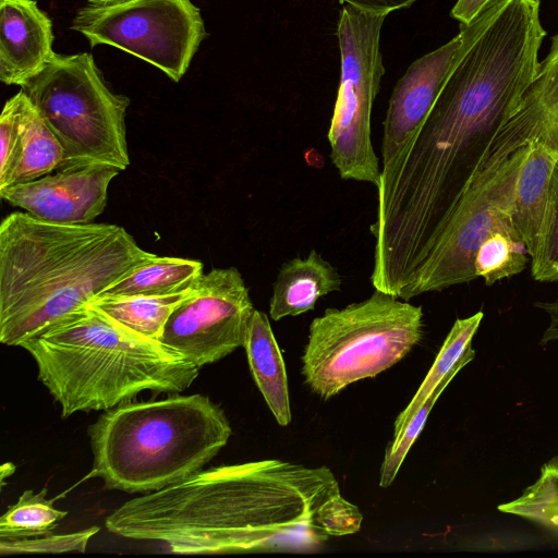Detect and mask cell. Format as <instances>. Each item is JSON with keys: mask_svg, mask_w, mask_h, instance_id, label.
Listing matches in <instances>:
<instances>
[{"mask_svg": "<svg viewBox=\"0 0 558 558\" xmlns=\"http://www.w3.org/2000/svg\"><path fill=\"white\" fill-rule=\"evenodd\" d=\"M339 494L326 465L252 461L202 470L132 498L105 525L118 536L159 542L179 555L312 553L329 537L317 511Z\"/></svg>", "mask_w": 558, "mask_h": 558, "instance_id": "1", "label": "cell"}, {"mask_svg": "<svg viewBox=\"0 0 558 558\" xmlns=\"http://www.w3.org/2000/svg\"><path fill=\"white\" fill-rule=\"evenodd\" d=\"M154 256L122 227L12 213L0 226V341L20 347Z\"/></svg>", "mask_w": 558, "mask_h": 558, "instance_id": "2", "label": "cell"}, {"mask_svg": "<svg viewBox=\"0 0 558 558\" xmlns=\"http://www.w3.org/2000/svg\"><path fill=\"white\" fill-rule=\"evenodd\" d=\"M66 418L110 410L145 390L183 392L199 368L159 340L140 335L88 304L21 345Z\"/></svg>", "mask_w": 558, "mask_h": 558, "instance_id": "3", "label": "cell"}, {"mask_svg": "<svg viewBox=\"0 0 558 558\" xmlns=\"http://www.w3.org/2000/svg\"><path fill=\"white\" fill-rule=\"evenodd\" d=\"M89 476L129 494L153 493L203 470L232 434L223 409L208 396L174 393L107 410L89 430Z\"/></svg>", "mask_w": 558, "mask_h": 558, "instance_id": "4", "label": "cell"}, {"mask_svg": "<svg viewBox=\"0 0 558 558\" xmlns=\"http://www.w3.org/2000/svg\"><path fill=\"white\" fill-rule=\"evenodd\" d=\"M422 337V307L375 290L365 301L327 308L313 319L301 372L307 387L327 400L390 368Z\"/></svg>", "mask_w": 558, "mask_h": 558, "instance_id": "5", "label": "cell"}, {"mask_svg": "<svg viewBox=\"0 0 558 558\" xmlns=\"http://www.w3.org/2000/svg\"><path fill=\"white\" fill-rule=\"evenodd\" d=\"M21 88L63 147L58 171L129 167L125 114L131 100L109 89L90 53H56Z\"/></svg>", "mask_w": 558, "mask_h": 558, "instance_id": "6", "label": "cell"}, {"mask_svg": "<svg viewBox=\"0 0 558 558\" xmlns=\"http://www.w3.org/2000/svg\"><path fill=\"white\" fill-rule=\"evenodd\" d=\"M529 141L510 121L497 133L404 301L474 280L475 255L484 240L497 230H517L511 211Z\"/></svg>", "mask_w": 558, "mask_h": 558, "instance_id": "7", "label": "cell"}, {"mask_svg": "<svg viewBox=\"0 0 558 558\" xmlns=\"http://www.w3.org/2000/svg\"><path fill=\"white\" fill-rule=\"evenodd\" d=\"M386 17L347 3L342 7L337 26L340 84L327 134L340 177L376 187L381 170L372 143L371 117L385 74L379 40Z\"/></svg>", "mask_w": 558, "mask_h": 558, "instance_id": "8", "label": "cell"}, {"mask_svg": "<svg viewBox=\"0 0 558 558\" xmlns=\"http://www.w3.org/2000/svg\"><path fill=\"white\" fill-rule=\"evenodd\" d=\"M70 28L92 47L108 45L133 54L179 82L207 37L192 0H121L87 3Z\"/></svg>", "mask_w": 558, "mask_h": 558, "instance_id": "9", "label": "cell"}, {"mask_svg": "<svg viewBox=\"0 0 558 558\" xmlns=\"http://www.w3.org/2000/svg\"><path fill=\"white\" fill-rule=\"evenodd\" d=\"M254 311L241 272L214 268L173 310L158 340L201 368L244 347Z\"/></svg>", "mask_w": 558, "mask_h": 558, "instance_id": "10", "label": "cell"}, {"mask_svg": "<svg viewBox=\"0 0 558 558\" xmlns=\"http://www.w3.org/2000/svg\"><path fill=\"white\" fill-rule=\"evenodd\" d=\"M464 44L461 26L451 40L412 62L395 85L383 123L380 181L391 174L424 123Z\"/></svg>", "mask_w": 558, "mask_h": 558, "instance_id": "11", "label": "cell"}, {"mask_svg": "<svg viewBox=\"0 0 558 558\" xmlns=\"http://www.w3.org/2000/svg\"><path fill=\"white\" fill-rule=\"evenodd\" d=\"M119 172L102 166L60 170L8 186L0 196L39 220L89 223L106 208L109 184Z\"/></svg>", "mask_w": 558, "mask_h": 558, "instance_id": "12", "label": "cell"}, {"mask_svg": "<svg viewBox=\"0 0 558 558\" xmlns=\"http://www.w3.org/2000/svg\"><path fill=\"white\" fill-rule=\"evenodd\" d=\"M50 17L34 0H0V80L23 86L51 61Z\"/></svg>", "mask_w": 558, "mask_h": 558, "instance_id": "13", "label": "cell"}, {"mask_svg": "<svg viewBox=\"0 0 558 558\" xmlns=\"http://www.w3.org/2000/svg\"><path fill=\"white\" fill-rule=\"evenodd\" d=\"M557 158V150L531 138L519 171L511 218L530 258L537 252Z\"/></svg>", "mask_w": 558, "mask_h": 558, "instance_id": "14", "label": "cell"}, {"mask_svg": "<svg viewBox=\"0 0 558 558\" xmlns=\"http://www.w3.org/2000/svg\"><path fill=\"white\" fill-rule=\"evenodd\" d=\"M340 286L337 269L313 250L306 258L295 257L281 266L272 287L269 315L280 320L312 311L319 298L339 291Z\"/></svg>", "mask_w": 558, "mask_h": 558, "instance_id": "15", "label": "cell"}, {"mask_svg": "<svg viewBox=\"0 0 558 558\" xmlns=\"http://www.w3.org/2000/svg\"><path fill=\"white\" fill-rule=\"evenodd\" d=\"M243 348L252 377L274 417L279 425H289L292 415L286 365L264 312L254 311Z\"/></svg>", "mask_w": 558, "mask_h": 558, "instance_id": "16", "label": "cell"}, {"mask_svg": "<svg viewBox=\"0 0 558 558\" xmlns=\"http://www.w3.org/2000/svg\"><path fill=\"white\" fill-rule=\"evenodd\" d=\"M203 275L202 262L154 254L106 288L97 298L179 293L190 290Z\"/></svg>", "mask_w": 558, "mask_h": 558, "instance_id": "17", "label": "cell"}, {"mask_svg": "<svg viewBox=\"0 0 558 558\" xmlns=\"http://www.w3.org/2000/svg\"><path fill=\"white\" fill-rule=\"evenodd\" d=\"M514 114L530 124L531 138L558 151V32Z\"/></svg>", "mask_w": 558, "mask_h": 558, "instance_id": "18", "label": "cell"}, {"mask_svg": "<svg viewBox=\"0 0 558 558\" xmlns=\"http://www.w3.org/2000/svg\"><path fill=\"white\" fill-rule=\"evenodd\" d=\"M483 316V312H477L454 322L420 388L405 409L397 416L393 439L401 435L438 384L456 367L465 366L474 359L475 351L472 349V340L480 328Z\"/></svg>", "mask_w": 558, "mask_h": 558, "instance_id": "19", "label": "cell"}, {"mask_svg": "<svg viewBox=\"0 0 558 558\" xmlns=\"http://www.w3.org/2000/svg\"><path fill=\"white\" fill-rule=\"evenodd\" d=\"M20 130L21 160L11 185L33 181L58 170L64 158L61 143L25 93Z\"/></svg>", "mask_w": 558, "mask_h": 558, "instance_id": "20", "label": "cell"}, {"mask_svg": "<svg viewBox=\"0 0 558 558\" xmlns=\"http://www.w3.org/2000/svg\"><path fill=\"white\" fill-rule=\"evenodd\" d=\"M190 291L165 295L95 298L88 305L131 330L158 340L169 316Z\"/></svg>", "mask_w": 558, "mask_h": 558, "instance_id": "21", "label": "cell"}, {"mask_svg": "<svg viewBox=\"0 0 558 558\" xmlns=\"http://www.w3.org/2000/svg\"><path fill=\"white\" fill-rule=\"evenodd\" d=\"M47 488L27 489L0 519V539L14 541L50 534L68 512L47 498Z\"/></svg>", "mask_w": 558, "mask_h": 558, "instance_id": "22", "label": "cell"}, {"mask_svg": "<svg viewBox=\"0 0 558 558\" xmlns=\"http://www.w3.org/2000/svg\"><path fill=\"white\" fill-rule=\"evenodd\" d=\"M498 510L526 519L558 539V456L541 468L537 481Z\"/></svg>", "mask_w": 558, "mask_h": 558, "instance_id": "23", "label": "cell"}, {"mask_svg": "<svg viewBox=\"0 0 558 558\" xmlns=\"http://www.w3.org/2000/svg\"><path fill=\"white\" fill-rule=\"evenodd\" d=\"M527 251L517 230H497L484 242L475 255L476 277L487 286L523 271Z\"/></svg>", "mask_w": 558, "mask_h": 558, "instance_id": "24", "label": "cell"}, {"mask_svg": "<svg viewBox=\"0 0 558 558\" xmlns=\"http://www.w3.org/2000/svg\"><path fill=\"white\" fill-rule=\"evenodd\" d=\"M464 366L456 367L449 375H447L434 389L430 396L421 405L416 414L409 422L401 435L393 439L386 448L384 461L380 466L379 486L386 488L390 486L407 456L411 446L422 433L424 425L427 421L437 399L440 397L445 388Z\"/></svg>", "mask_w": 558, "mask_h": 558, "instance_id": "25", "label": "cell"}, {"mask_svg": "<svg viewBox=\"0 0 558 558\" xmlns=\"http://www.w3.org/2000/svg\"><path fill=\"white\" fill-rule=\"evenodd\" d=\"M531 272L541 282L558 281V158L550 177L548 204L537 252L531 258Z\"/></svg>", "mask_w": 558, "mask_h": 558, "instance_id": "26", "label": "cell"}, {"mask_svg": "<svg viewBox=\"0 0 558 558\" xmlns=\"http://www.w3.org/2000/svg\"><path fill=\"white\" fill-rule=\"evenodd\" d=\"M24 92L8 99L0 116V191L10 186L21 160L20 120Z\"/></svg>", "mask_w": 558, "mask_h": 558, "instance_id": "27", "label": "cell"}, {"mask_svg": "<svg viewBox=\"0 0 558 558\" xmlns=\"http://www.w3.org/2000/svg\"><path fill=\"white\" fill-rule=\"evenodd\" d=\"M98 531V526H90L66 534H47L14 541L0 539V555L84 553L89 539Z\"/></svg>", "mask_w": 558, "mask_h": 558, "instance_id": "28", "label": "cell"}, {"mask_svg": "<svg viewBox=\"0 0 558 558\" xmlns=\"http://www.w3.org/2000/svg\"><path fill=\"white\" fill-rule=\"evenodd\" d=\"M317 520L329 536H342L359 532L363 515L355 505L339 494L319 507Z\"/></svg>", "mask_w": 558, "mask_h": 558, "instance_id": "29", "label": "cell"}, {"mask_svg": "<svg viewBox=\"0 0 558 558\" xmlns=\"http://www.w3.org/2000/svg\"><path fill=\"white\" fill-rule=\"evenodd\" d=\"M342 3L353 5L360 10L388 15L390 12L409 8L416 0H339Z\"/></svg>", "mask_w": 558, "mask_h": 558, "instance_id": "30", "label": "cell"}, {"mask_svg": "<svg viewBox=\"0 0 558 558\" xmlns=\"http://www.w3.org/2000/svg\"><path fill=\"white\" fill-rule=\"evenodd\" d=\"M496 0H458L451 9V16L461 25H468Z\"/></svg>", "mask_w": 558, "mask_h": 558, "instance_id": "31", "label": "cell"}, {"mask_svg": "<svg viewBox=\"0 0 558 558\" xmlns=\"http://www.w3.org/2000/svg\"><path fill=\"white\" fill-rule=\"evenodd\" d=\"M16 466L11 462H5L0 468V482L1 486L4 485V481L15 472Z\"/></svg>", "mask_w": 558, "mask_h": 558, "instance_id": "32", "label": "cell"}, {"mask_svg": "<svg viewBox=\"0 0 558 558\" xmlns=\"http://www.w3.org/2000/svg\"><path fill=\"white\" fill-rule=\"evenodd\" d=\"M87 3H111L121 0H86Z\"/></svg>", "mask_w": 558, "mask_h": 558, "instance_id": "33", "label": "cell"}]
</instances>
